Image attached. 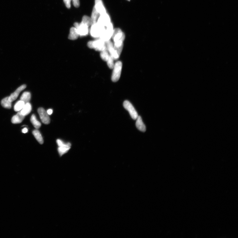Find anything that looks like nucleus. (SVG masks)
<instances>
[{"instance_id": "1", "label": "nucleus", "mask_w": 238, "mask_h": 238, "mask_svg": "<svg viewBox=\"0 0 238 238\" xmlns=\"http://www.w3.org/2000/svg\"><path fill=\"white\" fill-rule=\"evenodd\" d=\"M88 45L89 48H94L97 51L102 52L107 50L106 42L101 39L89 42Z\"/></svg>"}, {"instance_id": "2", "label": "nucleus", "mask_w": 238, "mask_h": 238, "mask_svg": "<svg viewBox=\"0 0 238 238\" xmlns=\"http://www.w3.org/2000/svg\"><path fill=\"white\" fill-rule=\"evenodd\" d=\"M105 30V27L96 22L95 23L92 24L90 30L91 35L94 37H100Z\"/></svg>"}, {"instance_id": "3", "label": "nucleus", "mask_w": 238, "mask_h": 238, "mask_svg": "<svg viewBox=\"0 0 238 238\" xmlns=\"http://www.w3.org/2000/svg\"><path fill=\"white\" fill-rule=\"evenodd\" d=\"M122 66V63L120 61H117L115 64L112 76V80L114 82L118 81L119 79L121 76Z\"/></svg>"}, {"instance_id": "4", "label": "nucleus", "mask_w": 238, "mask_h": 238, "mask_svg": "<svg viewBox=\"0 0 238 238\" xmlns=\"http://www.w3.org/2000/svg\"><path fill=\"white\" fill-rule=\"evenodd\" d=\"M56 142L59 147L58 151L61 156L67 153L70 149L71 146L70 143H65L60 139H57Z\"/></svg>"}, {"instance_id": "5", "label": "nucleus", "mask_w": 238, "mask_h": 238, "mask_svg": "<svg viewBox=\"0 0 238 238\" xmlns=\"http://www.w3.org/2000/svg\"><path fill=\"white\" fill-rule=\"evenodd\" d=\"M123 106L124 108L129 112L130 116L133 119H136L138 116V113L133 106L129 101H124Z\"/></svg>"}, {"instance_id": "6", "label": "nucleus", "mask_w": 238, "mask_h": 238, "mask_svg": "<svg viewBox=\"0 0 238 238\" xmlns=\"http://www.w3.org/2000/svg\"><path fill=\"white\" fill-rule=\"evenodd\" d=\"M105 30L103 34L100 37V39L103 40L105 42L107 41L110 39L112 37L113 32V26L112 23H110L106 27Z\"/></svg>"}, {"instance_id": "7", "label": "nucleus", "mask_w": 238, "mask_h": 238, "mask_svg": "<svg viewBox=\"0 0 238 238\" xmlns=\"http://www.w3.org/2000/svg\"><path fill=\"white\" fill-rule=\"evenodd\" d=\"M37 111L41 120L43 123L46 124H49L50 119L49 115L48 114L47 112L42 107L38 108Z\"/></svg>"}, {"instance_id": "8", "label": "nucleus", "mask_w": 238, "mask_h": 238, "mask_svg": "<svg viewBox=\"0 0 238 238\" xmlns=\"http://www.w3.org/2000/svg\"><path fill=\"white\" fill-rule=\"evenodd\" d=\"M112 37L114 42L120 41L123 42L125 38V35L121 29L117 28L113 30Z\"/></svg>"}, {"instance_id": "9", "label": "nucleus", "mask_w": 238, "mask_h": 238, "mask_svg": "<svg viewBox=\"0 0 238 238\" xmlns=\"http://www.w3.org/2000/svg\"><path fill=\"white\" fill-rule=\"evenodd\" d=\"M74 25L77 30L79 35L85 36L88 34V27L85 25L81 23H76Z\"/></svg>"}, {"instance_id": "10", "label": "nucleus", "mask_w": 238, "mask_h": 238, "mask_svg": "<svg viewBox=\"0 0 238 238\" xmlns=\"http://www.w3.org/2000/svg\"><path fill=\"white\" fill-rule=\"evenodd\" d=\"M110 23V19L109 15L107 13L101 15L97 22L105 27H106Z\"/></svg>"}, {"instance_id": "11", "label": "nucleus", "mask_w": 238, "mask_h": 238, "mask_svg": "<svg viewBox=\"0 0 238 238\" xmlns=\"http://www.w3.org/2000/svg\"><path fill=\"white\" fill-rule=\"evenodd\" d=\"M26 88V85L23 84L18 88L14 93L11 94V96L9 97V100L12 102L16 100L19 94L21 92L24 90Z\"/></svg>"}, {"instance_id": "12", "label": "nucleus", "mask_w": 238, "mask_h": 238, "mask_svg": "<svg viewBox=\"0 0 238 238\" xmlns=\"http://www.w3.org/2000/svg\"><path fill=\"white\" fill-rule=\"evenodd\" d=\"M94 7L100 15L106 13V10L102 0H95V5Z\"/></svg>"}, {"instance_id": "13", "label": "nucleus", "mask_w": 238, "mask_h": 238, "mask_svg": "<svg viewBox=\"0 0 238 238\" xmlns=\"http://www.w3.org/2000/svg\"><path fill=\"white\" fill-rule=\"evenodd\" d=\"M25 116L22 115L20 111L15 116L12 117L11 122L13 124H16L21 123L24 119Z\"/></svg>"}, {"instance_id": "14", "label": "nucleus", "mask_w": 238, "mask_h": 238, "mask_svg": "<svg viewBox=\"0 0 238 238\" xmlns=\"http://www.w3.org/2000/svg\"><path fill=\"white\" fill-rule=\"evenodd\" d=\"M136 125L138 130L140 131L145 132L146 131V126L143 123L142 119L140 116H138L136 119Z\"/></svg>"}, {"instance_id": "15", "label": "nucleus", "mask_w": 238, "mask_h": 238, "mask_svg": "<svg viewBox=\"0 0 238 238\" xmlns=\"http://www.w3.org/2000/svg\"><path fill=\"white\" fill-rule=\"evenodd\" d=\"M32 109L31 105L29 102L25 104L24 106L20 112L22 115L25 116L30 113Z\"/></svg>"}, {"instance_id": "16", "label": "nucleus", "mask_w": 238, "mask_h": 238, "mask_svg": "<svg viewBox=\"0 0 238 238\" xmlns=\"http://www.w3.org/2000/svg\"><path fill=\"white\" fill-rule=\"evenodd\" d=\"M79 35L77 30L75 27L71 28L70 30V33L69 36V38L71 40H75L78 38Z\"/></svg>"}, {"instance_id": "17", "label": "nucleus", "mask_w": 238, "mask_h": 238, "mask_svg": "<svg viewBox=\"0 0 238 238\" xmlns=\"http://www.w3.org/2000/svg\"><path fill=\"white\" fill-rule=\"evenodd\" d=\"M32 134L40 144H43L44 141H43L42 135L39 130L37 129L35 130L32 131Z\"/></svg>"}, {"instance_id": "18", "label": "nucleus", "mask_w": 238, "mask_h": 238, "mask_svg": "<svg viewBox=\"0 0 238 238\" xmlns=\"http://www.w3.org/2000/svg\"><path fill=\"white\" fill-rule=\"evenodd\" d=\"M12 102L9 100V97H6L2 100L1 102V106L4 108L10 109L11 108Z\"/></svg>"}, {"instance_id": "19", "label": "nucleus", "mask_w": 238, "mask_h": 238, "mask_svg": "<svg viewBox=\"0 0 238 238\" xmlns=\"http://www.w3.org/2000/svg\"><path fill=\"white\" fill-rule=\"evenodd\" d=\"M31 99V94L29 92H25L20 97V100L23 101L25 104L29 103Z\"/></svg>"}, {"instance_id": "20", "label": "nucleus", "mask_w": 238, "mask_h": 238, "mask_svg": "<svg viewBox=\"0 0 238 238\" xmlns=\"http://www.w3.org/2000/svg\"><path fill=\"white\" fill-rule=\"evenodd\" d=\"M30 121L36 129H39L41 126V124L40 122L37 121L36 117L34 114L32 115L31 118H30Z\"/></svg>"}, {"instance_id": "21", "label": "nucleus", "mask_w": 238, "mask_h": 238, "mask_svg": "<svg viewBox=\"0 0 238 238\" xmlns=\"http://www.w3.org/2000/svg\"><path fill=\"white\" fill-rule=\"evenodd\" d=\"M99 14L98 12L97 11L95 7H94L91 18L92 23V25L96 23V20L98 19Z\"/></svg>"}, {"instance_id": "22", "label": "nucleus", "mask_w": 238, "mask_h": 238, "mask_svg": "<svg viewBox=\"0 0 238 238\" xmlns=\"http://www.w3.org/2000/svg\"><path fill=\"white\" fill-rule=\"evenodd\" d=\"M25 103L21 100L18 101L15 104L14 107V110L15 111L19 112L21 110L24 106Z\"/></svg>"}, {"instance_id": "23", "label": "nucleus", "mask_w": 238, "mask_h": 238, "mask_svg": "<svg viewBox=\"0 0 238 238\" xmlns=\"http://www.w3.org/2000/svg\"><path fill=\"white\" fill-rule=\"evenodd\" d=\"M81 23L89 27L92 24L91 18L88 16H84Z\"/></svg>"}, {"instance_id": "24", "label": "nucleus", "mask_w": 238, "mask_h": 238, "mask_svg": "<svg viewBox=\"0 0 238 238\" xmlns=\"http://www.w3.org/2000/svg\"><path fill=\"white\" fill-rule=\"evenodd\" d=\"M109 55H110L107 50H105L101 52V57L104 61H107L108 60Z\"/></svg>"}, {"instance_id": "25", "label": "nucleus", "mask_w": 238, "mask_h": 238, "mask_svg": "<svg viewBox=\"0 0 238 238\" xmlns=\"http://www.w3.org/2000/svg\"><path fill=\"white\" fill-rule=\"evenodd\" d=\"M114 59L112 56L109 55L108 60L107 61V64L109 68L111 69H113L114 66Z\"/></svg>"}, {"instance_id": "26", "label": "nucleus", "mask_w": 238, "mask_h": 238, "mask_svg": "<svg viewBox=\"0 0 238 238\" xmlns=\"http://www.w3.org/2000/svg\"><path fill=\"white\" fill-rule=\"evenodd\" d=\"M71 0H64V1L66 5V7L68 8H70L71 7Z\"/></svg>"}, {"instance_id": "27", "label": "nucleus", "mask_w": 238, "mask_h": 238, "mask_svg": "<svg viewBox=\"0 0 238 238\" xmlns=\"http://www.w3.org/2000/svg\"><path fill=\"white\" fill-rule=\"evenodd\" d=\"M73 6L76 7H78L79 6V0H73Z\"/></svg>"}, {"instance_id": "28", "label": "nucleus", "mask_w": 238, "mask_h": 238, "mask_svg": "<svg viewBox=\"0 0 238 238\" xmlns=\"http://www.w3.org/2000/svg\"><path fill=\"white\" fill-rule=\"evenodd\" d=\"M47 112L49 115H50L52 114L53 110L52 109H49L47 111Z\"/></svg>"}, {"instance_id": "29", "label": "nucleus", "mask_w": 238, "mask_h": 238, "mask_svg": "<svg viewBox=\"0 0 238 238\" xmlns=\"http://www.w3.org/2000/svg\"><path fill=\"white\" fill-rule=\"evenodd\" d=\"M28 131V129L26 128H25L23 129L22 130V132L23 133H25Z\"/></svg>"}]
</instances>
